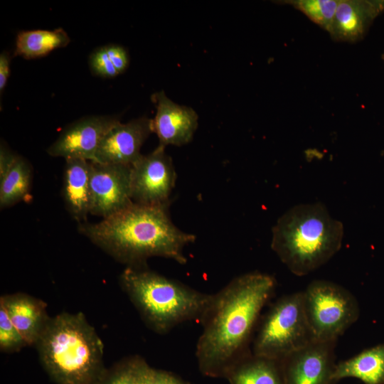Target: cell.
<instances>
[{"instance_id":"277c9868","label":"cell","mask_w":384,"mask_h":384,"mask_svg":"<svg viewBox=\"0 0 384 384\" xmlns=\"http://www.w3.org/2000/svg\"><path fill=\"white\" fill-rule=\"evenodd\" d=\"M36 345L58 384H97L105 373L103 344L82 313L50 318Z\"/></svg>"},{"instance_id":"8992f818","label":"cell","mask_w":384,"mask_h":384,"mask_svg":"<svg viewBox=\"0 0 384 384\" xmlns=\"http://www.w3.org/2000/svg\"><path fill=\"white\" fill-rule=\"evenodd\" d=\"M316 341L304 308L303 292L277 299L262 319L252 353L278 361Z\"/></svg>"},{"instance_id":"ffe728a7","label":"cell","mask_w":384,"mask_h":384,"mask_svg":"<svg viewBox=\"0 0 384 384\" xmlns=\"http://www.w3.org/2000/svg\"><path fill=\"white\" fill-rule=\"evenodd\" d=\"M31 164L23 157L18 156L7 174L0 179V208H6L25 200L32 182Z\"/></svg>"},{"instance_id":"d6986e66","label":"cell","mask_w":384,"mask_h":384,"mask_svg":"<svg viewBox=\"0 0 384 384\" xmlns=\"http://www.w3.org/2000/svg\"><path fill=\"white\" fill-rule=\"evenodd\" d=\"M70 42L69 36L61 28L22 31L17 34L14 54L26 59L41 58L67 46Z\"/></svg>"},{"instance_id":"d4e9b609","label":"cell","mask_w":384,"mask_h":384,"mask_svg":"<svg viewBox=\"0 0 384 384\" xmlns=\"http://www.w3.org/2000/svg\"><path fill=\"white\" fill-rule=\"evenodd\" d=\"M105 48L119 74L125 71L129 63V54L127 50L117 44L105 46Z\"/></svg>"},{"instance_id":"30bf717a","label":"cell","mask_w":384,"mask_h":384,"mask_svg":"<svg viewBox=\"0 0 384 384\" xmlns=\"http://www.w3.org/2000/svg\"><path fill=\"white\" fill-rule=\"evenodd\" d=\"M120 119L116 115L87 116L66 127L48 148L53 157L82 159L94 161L98 147L106 134Z\"/></svg>"},{"instance_id":"ac0fdd59","label":"cell","mask_w":384,"mask_h":384,"mask_svg":"<svg viewBox=\"0 0 384 384\" xmlns=\"http://www.w3.org/2000/svg\"><path fill=\"white\" fill-rule=\"evenodd\" d=\"M230 384H285L280 361L252 353L227 373Z\"/></svg>"},{"instance_id":"484cf974","label":"cell","mask_w":384,"mask_h":384,"mask_svg":"<svg viewBox=\"0 0 384 384\" xmlns=\"http://www.w3.org/2000/svg\"><path fill=\"white\" fill-rule=\"evenodd\" d=\"M10 148L5 144L4 142H1L0 145V179H1L12 167L17 157Z\"/></svg>"},{"instance_id":"8fae6325","label":"cell","mask_w":384,"mask_h":384,"mask_svg":"<svg viewBox=\"0 0 384 384\" xmlns=\"http://www.w3.org/2000/svg\"><path fill=\"white\" fill-rule=\"evenodd\" d=\"M336 341H313L280 361L285 384H332Z\"/></svg>"},{"instance_id":"9c48e42d","label":"cell","mask_w":384,"mask_h":384,"mask_svg":"<svg viewBox=\"0 0 384 384\" xmlns=\"http://www.w3.org/2000/svg\"><path fill=\"white\" fill-rule=\"evenodd\" d=\"M130 176L131 166L90 161V214L105 218L131 206Z\"/></svg>"},{"instance_id":"ba28073f","label":"cell","mask_w":384,"mask_h":384,"mask_svg":"<svg viewBox=\"0 0 384 384\" xmlns=\"http://www.w3.org/2000/svg\"><path fill=\"white\" fill-rule=\"evenodd\" d=\"M176 173L165 147L158 146L131 166V198L134 203L157 206L170 203Z\"/></svg>"},{"instance_id":"4316f807","label":"cell","mask_w":384,"mask_h":384,"mask_svg":"<svg viewBox=\"0 0 384 384\" xmlns=\"http://www.w3.org/2000/svg\"><path fill=\"white\" fill-rule=\"evenodd\" d=\"M154 369L150 368L142 359L138 363L134 384H152Z\"/></svg>"},{"instance_id":"7c38bea8","label":"cell","mask_w":384,"mask_h":384,"mask_svg":"<svg viewBox=\"0 0 384 384\" xmlns=\"http://www.w3.org/2000/svg\"><path fill=\"white\" fill-rule=\"evenodd\" d=\"M151 133V119L148 117L119 122L102 139L94 161L132 166L141 156V148Z\"/></svg>"},{"instance_id":"83f0119b","label":"cell","mask_w":384,"mask_h":384,"mask_svg":"<svg viewBox=\"0 0 384 384\" xmlns=\"http://www.w3.org/2000/svg\"><path fill=\"white\" fill-rule=\"evenodd\" d=\"M11 55L7 51L0 54V92L4 90L10 75Z\"/></svg>"},{"instance_id":"603a6c76","label":"cell","mask_w":384,"mask_h":384,"mask_svg":"<svg viewBox=\"0 0 384 384\" xmlns=\"http://www.w3.org/2000/svg\"><path fill=\"white\" fill-rule=\"evenodd\" d=\"M139 359L134 357L124 360L110 372H105L97 384H134Z\"/></svg>"},{"instance_id":"3957f363","label":"cell","mask_w":384,"mask_h":384,"mask_svg":"<svg viewBox=\"0 0 384 384\" xmlns=\"http://www.w3.org/2000/svg\"><path fill=\"white\" fill-rule=\"evenodd\" d=\"M341 222L321 203L299 204L272 228V249L295 275L304 276L326 263L341 248Z\"/></svg>"},{"instance_id":"44dd1931","label":"cell","mask_w":384,"mask_h":384,"mask_svg":"<svg viewBox=\"0 0 384 384\" xmlns=\"http://www.w3.org/2000/svg\"><path fill=\"white\" fill-rule=\"evenodd\" d=\"M339 1L340 0H287L278 2L293 6L329 32Z\"/></svg>"},{"instance_id":"6da1fadb","label":"cell","mask_w":384,"mask_h":384,"mask_svg":"<svg viewBox=\"0 0 384 384\" xmlns=\"http://www.w3.org/2000/svg\"><path fill=\"white\" fill-rule=\"evenodd\" d=\"M275 286L272 276L252 272L234 278L213 294L201 319L203 329L196 349L203 374L225 377L237 363L251 353L248 346L252 332Z\"/></svg>"},{"instance_id":"e0dca14e","label":"cell","mask_w":384,"mask_h":384,"mask_svg":"<svg viewBox=\"0 0 384 384\" xmlns=\"http://www.w3.org/2000/svg\"><path fill=\"white\" fill-rule=\"evenodd\" d=\"M346 378H357L364 384H384V343L336 363L333 382Z\"/></svg>"},{"instance_id":"7a4b0ae2","label":"cell","mask_w":384,"mask_h":384,"mask_svg":"<svg viewBox=\"0 0 384 384\" xmlns=\"http://www.w3.org/2000/svg\"><path fill=\"white\" fill-rule=\"evenodd\" d=\"M170 203L144 206L133 203L98 223L80 222V233L127 267H144L151 257H163L183 265L184 247L196 235L171 221Z\"/></svg>"},{"instance_id":"f1b7e54d","label":"cell","mask_w":384,"mask_h":384,"mask_svg":"<svg viewBox=\"0 0 384 384\" xmlns=\"http://www.w3.org/2000/svg\"><path fill=\"white\" fill-rule=\"evenodd\" d=\"M152 384H184L169 373L154 370Z\"/></svg>"},{"instance_id":"4fadbf2b","label":"cell","mask_w":384,"mask_h":384,"mask_svg":"<svg viewBox=\"0 0 384 384\" xmlns=\"http://www.w3.org/2000/svg\"><path fill=\"white\" fill-rule=\"evenodd\" d=\"M156 112L151 119L153 133L159 141V146H182L193 139L198 127V114L191 107L179 105L166 97L161 90L154 93Z\"/></svg>"},{"instance_id":"cb8c5ba5","label":"cell","mask_w":384,"mask_h":384,"mask_svg":"<svg viewBox=\"0 0 384 384\" xmlns=\"http://www.w3.org/2000/svg\"><path fill=\"white\" fill-rule=\"evenodd\" d=\"M89 63L92 72L95 75L105 78H112L119 75L105 46L95 49L91 53Z\"/></svg>"},{"instance_id":"9a60e30c","label":"cell","mask_w":384,"mask_h":384,"mask_svg":"<svg viewBox=\"0 0 384 384\" xmlns=\"http://www.w3.org/2000/svg\"><path fill=\"white\" fill-rule=\"evenodd\" d=\"M0 304L4 307L27 346L36 345L50 319L46 304L42 300L22 293L1 297Z\"/></svg>"},{"instance_id":"5b68a950","label":"cell","mask_w":384,"mask_h":384,"mask_svg":"<svg viewBox=\"0 0 384 384\" xmlns=\"http://www.w3.org/2000/svg\"><path fill=\"white\" fill-rule=\"evenodd\" d=\"M119 279L146 322L161 334L183 322L201 320L213 297L145 267H127Z\"/></svg>"},{"instance_id":"52a82bcc","label":"cell","mask_w":384,"mask_h":384,"mask_svg":"<svg viewBox=\"0 0 384 384\" xmlns=\"http://www.w3.org/2000/svg\"><path fill=\"white\" fill-rule=\"evenodd\" d=\"M302 292L305 314L316 341H336L358 319L356 297L336 283L314 280Z\"/></svg>"},{"instance_id":"2e32d148","label":"cell","mask_w":384,"mask_h":384,"mask_svg":"<svg viewBox=\"0 0 384 384\" xmlns=\"http://www.w3.org/2000/svg\"><path fill=\"white\" fill-rule=\"evenodd\" d=\"M62 196L70 215L80 223L85 221L90 209V161L66 159Z\"/></svg>"},{"instance_id":"7402d4cb","label":"cell","mask_w":384,"mask_h":384,"mask_svg":"<svg viewBox=\"0 0 384 384\" xmlns=\"http://www.w3.org/2000/svg\"><path fill=\"white\" fill-rule=\"evenodd\" d=\"M27 346L21 334L0 304V348L1 351H18Z\"/></svg>"},{"instance_id":"f546056e","label":"cell","mask_w":384,"mask_h":384,"mask_svg":"<svg viewBox=\"0 0 384 384\" xmlns=\"http://www.w3.org/2000/svg\"><path fill=\"white\" fill-rule=\"evenodd\" d=\"M382 58H383V59L384 60V54L383 55Z\"/></svg>"},{"instance_id":"5bb4252c","label":"cell","mask_w":384,"mask_h":384,"mask_svg":"<svg viewBox=\"0 0 384 384\" xmlns=\"http://www.w3.org/2000/svg\"><path fill=\"white\" fill-rule=\"evenodd\" d=\"M384 11V0H340L329 31L336 41L361 40L373 20Z\"/></svg>"}]
</instances>
